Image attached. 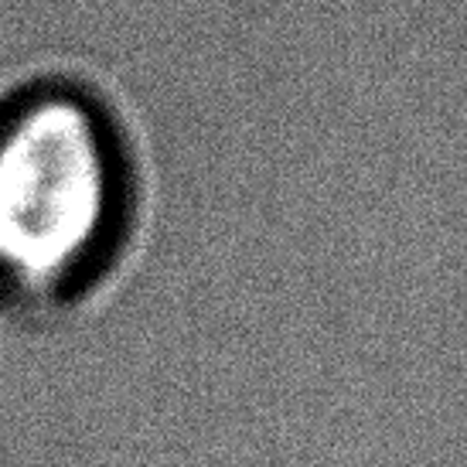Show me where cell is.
Wrapping results in <instances>:
<instances>
[{
  "mask_svg": "<svg viewBox=\"0 0 467 467\" xmlns=\"http://www.w3.org/2000/svg\"><path fill=\"white\" fill-rule=\"evenodd\" d=\"M127 168L113 123L76 86H35L0 109V294L58 304L117 246Z\"/></svg>",
  "mask_w": 467,
  "mask_h": 467,
  "instance_id": "obj_1",
  "label": "cell"
}]
</instances>
